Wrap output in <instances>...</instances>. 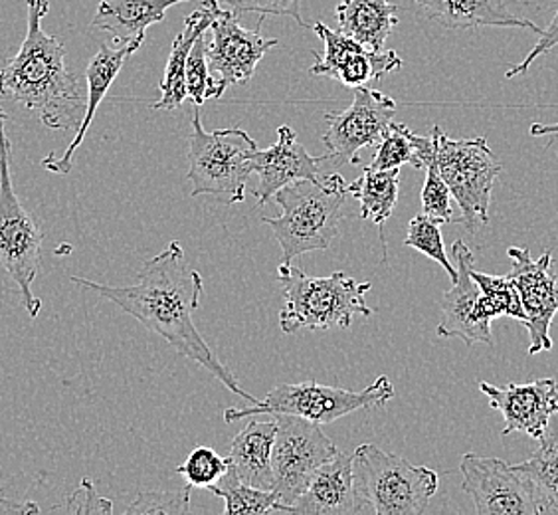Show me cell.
Masks as SVG:
<instances>
[{"label":"cell","instance_id":"60d3db41","mask_svg":"<svg viewBox=\"0 0 558 515\" xmlns=\"http://www.w3.org/2000/svg\"><path fill=\"white\" fill-rule=\"evenodd\" d=\"M4 62H7V60H4V58H2V56H0V65L4 64Z\"/></svg>","mask_w":558,"mask_h":515},{"label":"cell","instance_id":"1f68e13d","mask_svg":"<svg viewBox=\"0 0 558 515\" xmlns=\"http://www.w3.org/2000/svg\"><path fill=\"white\" fill-rule=\"evenodd\" d=\"M230 468V460L222 458L218 452L208 448V446H198L194 448L189 458L177 468V472L181 474L184 482L191 488H210L215 486L226 470Z\"/></svg>","mask_w":558,"mask_h":515},{"label":"cell","instance_id":"f1b7e54d","mask_svg":"<svg viewBox=\"0 0 558 515\" xmlns=\"http://www.w3.org/2000/svg\"><path fill=\"white\" fill-rule=\"evenodd\" d=\"M208 492L225 500L226 515L274 514V512L283 514V505L279 504V495L274 490H259L250 483L242 482L232 464L225 476L215 486L208 488Z\"/></svg>","mask_w":558,"mask_h":515},{"label":"cell","instance_id":"d4e9b609","mask_svg":"<svg viewBox=\"0 0 558 515\" xmlns=\"http://www.w3.org/2000/svg\"><path fill=\"white\" fill-rule=\"evenodd\" d=\"M398 7L392 0H339V33L351 36L371 50H385L388 36L397 28Z\"/></svg>","mask_w":558,"mask_h":515},{"label":"cell","instance_id":"8fae6325","mask_svg":"<svg viewBox=\"0 0 558 515\" xmlns=\"http://www.w3.org/2000/svg\"><path fill=\"white\" fill-rule=\"evenodd\" d=\"M264 16H259L258 28L246 31L236 12L232 9H220L210 24L213 38L206 43V56L213 74V87L208 89L206 99H220L228 87L236 84H247L259 62L269 50L278 46V38H264L262 36Z\"/></svg>","mask_w":558,"mask_h":515},{"label":"cell","instance_id":"8992f818","mask_svg":"<svg viewBox=\"0 0 558 515\" xmlns=\"http://www.w3.org/2000/svg\"><path fill=\"white\" fill-rule=\"evenodd\" d=\"M201 119V108H194L193 135L186 153L191 196L213 194L226 204L242 203L247 179L254 175L258 143L244 129H216L208 133Z\"/></svg>","mask_w":558,"mask_h":515},{"label":"cell","instance_id":"5b68a950","mask_svg":"<svg viewBox=\"0 0 558 515\" xmlns=\"http://www.w3.org/2000/svg\"><path fill=\"white\" fill-rule=\"evenodd\" d=\"M353 472L365 514H424L440 486V476L432 468L414 466L375 444H361L354 451Z\"/></svg>","mask_w":558,"mask_h":515},{"label":"cell","instance_id":"7c38bea8","mask_svg":"<svg viewBox=\"0 0 558 515\" xmlns=\"http://www.w3.org/2000/svg\"><path fill=\"white\" fill-rule=\"evenodd\" d=\"M460 472L462 490L472 498L480 515H541L547 512L531 483L507 462L470 452L460 462Z\"/></svg>","mask_w":558,"mask_h":515},{"label":"cell","instance_id":"7402d4cb","mask_svg":"<svg viewBox=\"0 0 558 515\" xmlns=\"http://www.w3.org/2000/svg\"><path fill=\"white\" fill-rule=\"evenodd\" d=\"M189 0H101L92 28L111 34L119 44L145 43L150 24L165 21L172 7Z\"/></svg>","mask_w":558,"mask_h":515},{"label":"cell","instance_id":"277c9868","mask_svg":"<svg viewBox=\"0 0 558 515\" xmlns=\"http://www.w3.org/2000/svg\"><path fill=\"white\" fill-rule=\"evenodd\" d=\"M278 282L283 286V310L279 313V327L283 333L347 330L354 315H373L365 301V294L373 284H359L344 272L313 278L298 266L279 264Z\"/></svg>","mask_w":558,"mask_h":515},{"label":"cell","instance_id":"e0dca14e","mask_svg":"<svg viewBox=\"0 0 558 515\" xmlns=\"http://www.w3.org/2000/svg\"><path fill=\"white\" fill-rule=\"evenodd\" d=\"M480 391L489 398V405L504 415L505 429L501 434L525 432L538 441L553 415L558 412V383L555 379H537L533 383L495 386L480 383Z\"/></svg>","mask_w":558,"mask_h":515},{"label":"cell","instance_id":"6da1fadb","mask_svg":"<svg viewBox=\"0 0 558 515\" xmlns=\"http://www.w3.org/2000/svg\"><path fill=\"white\" fill-rule=\"evenodd\" d=\"M72 282L82 290L94 291L130 313L141 325L171 345L174 354L205 367L238 397L250 405L258 403L259 398L252 397L240 386L234 373L216 357L194 325L193 313L201 306L205 282L196 270L186 264L181 242L174 240L161 254L147 260L141 266L137 284L133 286H106L77 276H72Z\"/></svg>","mask_w":558,"mask_h":515},{"label":"cell","instance_id":"7a4b0ae2","mask_svg":"<svg viewBox=\"0 0 558 515\" xmlns=\"http://www.w3.org/2000/svg\"><path fill=\"white\" fill-rule=\"evenodd\" d=\"M52 0H26V38L19 55L0 65V96L38 111L44 128L77 131L86 99L77 75L65 64L64 43L43 31Z\"/></svg>","mask_w":558,"mask_h":515},{"label":"cell","instance_id":"484cf974","mask_svg":"<svg viewBox=\"0 0 558 515\" xmlns=\"http://www.w3.org/2000/svg\"><path fill=\"white\" fill-rule=\"evenodd\" d=\"M347 193L353 194L361 204V218L371 220L378 226L383 247L387 252V238H385V223L395 213L400 193V169L375 171L371 167L363 169V175L347 184Z\"/></svg>","mask_w":558,"mask_h":515},{"label":"cell","instance_id":"d6986e66","mask_svg":"<svg viewBox=\"0 0 558 515\" xmlns=\"http://www.w3.org/2000/svg\"><path fill=\"white\" fill-rule=\"evenodd\" d=\"M290 514L300 515H365V507L356 492L353 472V454L337 452L325 462Z\"/></svg>","mask_w":558,"mask_h":515},{"label":"cell","instance_id":"8d00e7d4","mask_svg":"<svg viewBox=\"0 0 558 515\" xmlns=\"http://www.w3.org/2000/svg\"><path fill=\"white\" fill-rule=\"evenodd\" d=\"M234 12H256L259 16H290L303 28H312V24L301 16V0H220Z\"/></svg>","mask_w":558,"mask_h":515},{"label":"cell","instance_id":"74e56055","mask_svg":"<svg viewBox=\"0 0 558 515\" xmlns=\"http://www.w3.org/2000/svg\"><path fill=\"white\" fill-rule=\"evenodd\" d=\"M555 46H558V9L557 12H555V16H553V21L548 22L547 28L538 36L537 44L533 46V50L525 56V60H523L521 64L511 65L509 72L505 74V77L511 80V77H515V75L526 74L529 68L533 65V62H535L537 58H541V56L550 52Z\"/></svg>","mask_w":558,"mask_h":515},{"label":"cell","instance_id":"ac0fdd59","mask_svg":"<svg viewBox=\"0 0 558 515\" xmlns=\"http://www.w3.org/2000/svg\"><path fill=\"white\" fill-rule=\"evenodd\" d=\"M331 155L313 157L298 141L295 131L290 125L278 129V141L268 149H258L254 157V172L258 175V187L252 191L258 199V206H266L269 199L279 189L301 181L322 177V163L329 161Z\"/></svg>","mask_w":558,"mask_h":515},{"label":"cell","instance_id":"603a6c76","mask_svg":"<svg viewBox=\"0 0 558 515\" xmlns=\"http://www.w3.org/2000/svg\"><path fill=\"white\" fill-rule=\"evenodd\" d=\"M220 0H203V4L184 19L183 33L177 34L172 43L171 56L165 68L161 82V99L150 104V109L171 111L186 99V60L193 50L194 43L210 28L215 21Z\"/></svg>","mask_w":558,"mask_h":515},{"label":"cell","instance_id":"d6a6232c","mask_svg":"<svg viewBox=\"0 0 558 515\" xmlns=\"http://www.w3.org/2000/svg\"><path fill=\"white\" fill-rule=\"evenodd\" d=\"M422 213L434 218L440 225H450L453 218L451 211V191L448 183L444 181L440 169L436 165V157L426 165V183L422 189Z\"/></svg>","mask_w":558,"mask_h":515},{"label":"cell","instance_id":"3957f363","mask_svg":"<svg viewBox=\"0 0 558 515\" xmlns=\"http://www.w3.org/2000/svg\"><path fill=\"white\" fill-rule=\"evenodd\" d=\"M347 194L343 175L339 172L301 179L274 194L281 215L262 216V223L271 228L281 247L279 264H291L301 254L327 250L333 244L343 220L341 211Z\"/></svg>","mask_w":558,"mask_h":515},{"label":"cell","instance_id":"9c48e42d","mask_svg":"<svg viewBox=\"0 0 558 515\" xmlns=\"http://www.w3.org/2000/svg\"><path fill=\"white\" fill-rule=\"evenodd\" d=\"M429 135L434 140L436 165L450 187L451 199L462 211L458 223L470 232H475L477 226L489 225L492 193L504 165L489 149L487 140H451L440 125H434Z\"/></svg>","mask_w":558,"mask_h":515},{"label":"cell","instance_id":"ba28073f","mask_svg":"<svg viewBox=\"0 0 558 515\" xmlns=\"http://www.w3.org/2000/svg\"><path fill=\"white\" fill-rule=\"evenodd\" d=\"M395 398V385L388 376H378L373 385L363 391H347L339 386L319 385L317 381L279 385L271 388L264 400L244 408H226L225 422L252 419L259 415H291L312 420L317 424H329L343 419L354 410L385 407Z\"/></svg>","mask_w":558,"mask_h":515},{"label":"cell","instance_id":"cb8c5ba5","mask_svg":"<svg viewBox=\"0 0 558 515\" xmlns=\"http://www.w3.org/2000/svg\"><path fill=\"white\" fill-rule=\"evenodd\" d=\"M278 432V420H252L238 432L230 446L228 460L242 482L259 490H274L271 452Z\"/></svg>","mask_w":558,"mask_h":515},{"label":"cell","instance_id":"e575fe53","mask_svg":"<svg viewBox=\"0 0 558 515\" xmlns=\"http://www.w3.org/2000/svg\"><path fill=\"white\" fill-rule=\"evenodd\" d=\"M213 87V74L206 56L205 34L194 43L193 50L186 60V97L194 104V108H203L206 94Z\"/></svg>","mask_w":558,"mask_h":515},{"label":"cell","instance_id":"52a82bcc","mask_svg":"<svg viewBox=\"0 0 558 515\" xmlns=\"http://www.w3.org/2000/svg\"><path fill=\"white\" fill-rule=\"evenodd\" d=\"M0 108V270L16 284L31 318H38L43 301L33 294V282L43 264L44 232L14 193L11 177L12 145Z\"/></svg>","mask_w":558,"mask_h":515},{"label":"cell","instance_id":"836d02e7","mask_svg":"<svg viewBox=\"0 0 558 515\" xmlns=\"http://www.w3.org/2000/svg\"><path fill=\"white\" fill-rule=\"evenodd\" d=\"M191 486L186 483L181 492H140L125 514L183 515L191 512Z\"/></svg>","mask_w":558,"mask_h":515},{"label":"cell","instance_id":"d590c367","mask_svg":"<svg viewBox=\"0 0 558 515\" xmlns=\"http://www.w3.org/2000/svg\"><path fill=\"white\" fill-rule=\"evenodd\" d=\"M54 512H68V514L87 515V514H113V504L108 498H101L97 494L96 483L89 478H84L80 488L74 494L65 498L62 505H56Z\"/></svg>","mask_w":558,"mask_h":515},{"label":"cell","instance_id":"30bf717a","mask_svg":"<svg viewBox=\"0 0 558 515\" xmlns=\"http://www.w3.org/2000/svg\"><path fill=\"white\" fill-rule=\"evenodd\" d=\"M276 420L278 432L271 452L274 492L279 495L283 514H290L291 505L303 494L313 474L339 451L317 422L291 415H276Z\"/></svg>","mask_w":558,"mask_h":515},{"label":"cell","instance_id":"5bb4252c","mask_svg":"<svg viewBox=\"0 0 558 515\" xmlns=\"http://www.w3.org/2000/svg\"><path fill=\"white\" fill-rule=\"evenodd\" d=\"M507 256L513 262L509 278L513 279L526 313L523 325L531 337L529 355L535 357L550 351V325L558 313V279L550 270L553 254L545 252L535 260L529 248L511 247L507 250Z\"/></svg>","mask_w":558,"mask_h":515},{"label":"cell","instance_id":"4dcf8cb0","mask_svg":"<svg viewBox=\"0 0 558 515\" xmlns=\"http://www.w3.org/2000/svg\"><path fill=\"white\" fill-rule=\"evenodd\" d=\"M404 247L414 248L422 254L432 258L434 262H438L441 268L448 272L451 282L458 278V268L450 262V258L446 254V247L441 240L440 223H436L428 215L420 213L410 220L409 235L404 238Z\"/></svg>","mask_w":558,"mask_h":515},{"label":"cell","instance_id":"44dd1931","mask_svg":"<svg viewBox=\"0 0 558 515\" xmlns=\"http://www.w3.org/2000/svg\"><path fill=\"white\" fill-rule=\"evenodd\" d=\"M429 21L438 22L450 31H468V28H526L541 36L543 28L537 24L517 16L505 9L501 0H414Z\"/></svg>","mask_w":558,"mask_h":515},{"label":"cell","instance_id":"ab89813d","mask_svg":"<svg viewBox=\"0 0 558 515\" xmlns=\"http://www.w3.org/2000/svg\"><path fill=\"white\" fill-rule=\"evenodd\" d=\"M531 135H535V137H545V135H558V121L557 123H547V125H541V123H533L531 125Z\"/></svg>","mask_w":558,"mask_h":515},{"label":"cell","instance_id":"4fadbf2b","mask_svg":"<svg viewBox=\"0 0 558 515\" xmlns=\"http://www.w3.org/2000/svg\"><path fill=\"white\" fill-rule=\"evenodd\" d=\"M397 116V101L373 87H353V104L344 111L325 113L323 145L337 159L359 167L363 147H375Z\"/></svg>","mask_w":558,"mask_h":515},{"label":"cell","instance_id":"9a60e30c","mask_svg":"<svg viewBox=\"0 0 558 515\" xmlns=\"http://www.w3.org/2000/svg\"><path fill=\"white\" fill-rule=\"evenodd\" d=\"M312 28L325 44V52L317 56V62L310 68L312 75L331 77L353 89L378 82L402 65V58L395 50L376 52L347 34L331 31L323 22H315Z\"/></svg>","mask_w":558,"mask_h":515},{"label":"cell","instance_id":"83f0119b","mask_svg":"<svg viewBox=\"0 0 558 515\" xmlns=\"http://www.w3.org/2000/svg\"><path fill=\"white\" fill-rule=\"evenodd\" d=\"M375 147L373 161L368 165L375 171L400 169L407 163L414 169H424V155L432 147V135H416L404 123L392 121Z\"/></svg>","mask_w":558,"mask_h":515},{"label":"cell","instance_id":"f546056e","mask_svg":"<svg viewBox=\"0 0 558 515\" xmlns=\"http://www.w3.org/2000/svg\"><path fill=\"white\" fill-rule=\"evenodd\" d=\"M472 276L482 290L480 300H477V312L484 320L494 322L497 318L507 315V318H515L519 322L526 323V313L513 279L509 276H489V274L473 268Z\"/></svg>","mask_w":558,"mask_h":515},{"label":"cell","instance_id":"2e32d148","mask_svg":"<svg viewBox=\"0 0 558 515\" xmlns=\"http://www.w3.org/2000/svg\"><path fill=\"white\" fill-rule=\"evenodd\" d=\"M451 250L458 278L451 282L453 286L441 298V322L436 333L444 339L458 337L468 347L475 344L494 345L492 322L484 320L477 312L482 290L472 276V250L463 240H456Z\"/></svg>","mask_w":558,"mask_h":515},{"label":"cell","instance_id":"4316f807","mask_svg":"<svg viewBox=\"0 0 558 515\" xmlns=\"http://www.w3.org/2000/svg\"><path fill=\"white\" fill-rule=\"evenodd\" d=\"M550 420L545 434L538 439V451L513 468L531 483L547 512H558V412Z\"/></svg>","mask_w":558,"mask_h":515},{"label":"cell","instance_id":"ffe728a7","mask_svg":"<svg viewBox=\"0 0 558 515\" xmlns=\"http://www.w3.org/2000/svg\"><path fill=\"white\" fill-rule=\"evenodd\" d=\"M141 44L143 43L121 44V48H118V50L109 48L106 44L99 46L97 55L92 58V62H89L86 70L87 96L84 119L75 131L74 141L65 147L62 157H56L54 153L44 157L43 167L46 171L56 172V175H68L72 171L75 151L86 140L87 129L94 121L99 104L106 99L109 87L116 82V77L123 70L125 62L140 50Z\"/></svg>","mask_w":558,"mask_h":515},{"label":"cell","instance_id":"f35d334b","mask_svg":"<svg viewBox=\"0 0 558 515\" xmlns=\"http://www.w3.org/2000/svg\"><path fill=\"white\" fill-rule=\"evenodd\" d=\"M38 512H40V507L34 504V502H28V504H21V502H16V500L7 498L4 490L0 488V515L38 514Z\"/></svg>","mask_w":558,"mask_h":515}]
</instances>
